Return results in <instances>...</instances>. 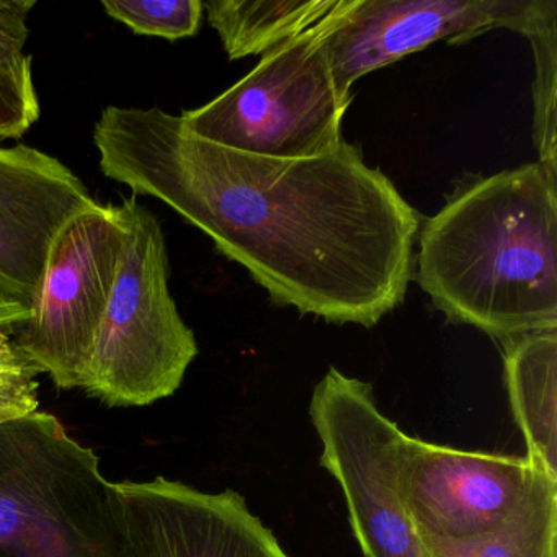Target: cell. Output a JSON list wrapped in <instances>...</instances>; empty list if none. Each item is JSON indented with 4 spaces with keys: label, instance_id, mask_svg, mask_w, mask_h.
<instances>
[{
    "label": "cell",
    "instance_id": "ac0fdd59",
    "mask_svg": "<svg viewBox=\"0 0 557 557\" xmlns=\"http://www.w3.org/2000/svg\"><path fill=\"white\" fill-rule=\"evenodd\" d=\"M35 8L37 0H0V64L17 63L27 57L28 18Z\"/></svg>",
    "mask_w": 557,
    "mask_h": 557
},
{
    "label": "cell",
    "instance_id": "d6986e66",
    "mask_svg": "<svg viewBox=\"0 0 557 557\" xmlns=\"http://www.w3.org/2000/svg\"><path fill=\"white\" fill-rule=\"evenodd\" d=\"M30 319V309L14 302H0V327L17 329Z\"/></svg>",
    "mask_w": 557,
    "mask_h": 557
},
{
    "label": "cell",
    "instance_id": "3957f363",
    "mask_svg": "<svg viewBox=\"0 0 557 557\" xmlns=\"http://www.w3.org/2000/svg\"><path fill=\"white\" fill-rule=\"evenodd\" d=\"M0 557H133L119 487L50 413L0 423Z\"/></svg>",
    "mask_w": 557,
    "mask_h": 557
},
{
    "label": "cell",
    "instance_id": "2e32d148",
    "mask_svg": "<svg viewBox=\"0 0 557 557\" xmlns=\"http://www.w3.org/2000/svg\"><path fill=\"white\" fill-rule=\"evenodd\" d=\"M102 8L133 34L168 41L195 37L205 12L201 0H106Z\"/></svg>",
    "mask_w": 557,
    "mask_h": 557
},
{
    "label": "cell",
    "instance_id": "ba28073f",
    "mask_svg": "<svg viewBox=\"0 0 557 557\" xmlns=\"http://www.w3.org/2000/svg\"><path fill=\"white\" fill-rule=\"evenodd\" d=\"M556 4L557 0H338L325 21L322 48L338 96L351 100L358 79L436 41L466 44L497 28L527 38Z\"/></svg>",
    "mask_w": 557,
    "mask_h": 557
},
{
    "label": "cell",
    "instance_id": "7a4b0ae2",
    "mask_svg": "<svg viewBox=\"0 0 557 557\" xmlns=\"http://www.w3.org/2000/svg\"><path fill=\"white\" fill-rule=\"evenodd\" d=\"M416 278L449 322L498 341L557 331V174L540 162L459 184L423 223Z\"/></svg>",
    "mask_w": 557,
    "mask_h": 557
},
{
    "label": "cell",
    "instance_id": "9a60e30c",
    "mask_svg": "<svg viewBox=\"0 0 557 557\" xmlns=\"http://www.w3.org/2000/svg\"><path fill=\"white\" fill-rule=\"evenodd\" d=\"M533 48L536 74L533 83V138L540 164L557 174L556 92H557V4L528 35Z\"/></svg>",
    "mask_w": 557,
    "mask_h": 557
},
{
    "label": "cell",
    "instance_id": "8992f818",
    "mask_svg": "<svg viewBox=\"0 0 557 557\" xmlns=\"http://www.w3.org/2000/svg\"><path fill=\"white\" fill-rule=\"evenodd\" d=\"M321 466L341 485L364 557H426L404 511L397 471L406 433L384 416L373 386L331 368L309 406Z\"/></svg>",
    "mask_w": 557,
    "mask_h": 557
},
{
    "label": "cell",
    "instance_id": "e0dca14e",
    "mask_svg": "<svg viewBox=\"0 0 557 557\" xmlns=\"http://www.w3.org/2000/svg\"><path fill=\"white\" fill-rule=\"evenodd\" d=\"M9 331L0 327V423L32 416L40 406V371L12 341Z\"/></svg>",
    "mask_w": 557,
    "mask_h": 557
},
{
    "label": "cell",
    "instance_id": "5bb4252c",
    "mask_svg": "<svg viewBox=\"0 0 557 557\" xmlns=\"http://www.w3.org/2000/svg\"><path fill=\"white\" fill-rule=\"evenodd\" d=\"M420 544L426 557H557V479L541 475L527 504L494 531Z\"/></svg>",
    "mask_w": 557,
    "mask_h": 557
},
{
    "label": "cell",
    "instance_id": "7c38bea8",
    "mask_svg": "<svg viewBox=\"0 0 557 557\" xmlns=\"http://www.w3.org/2000/svg\"><path fill=\"white\" fill-rule=\"evenodd\" d=\"M504 364L527 458L557 479V331L504 341Z\"/></svg>",
    "mask_w": 557,
    "mask_h": 557
},
{
    "label": "cell",
    "instance_id": "52a82bcc",
    "mask_svg": "<svg viewBox=\"0 0 557 557\" xmlns=\"http://www.w3.org/2000/svg\"><path fill=\"white\" fill-rule=\"evenodd\" d=\"M123 244L119 205L97 203L70 221L51 246L40 295L15 344L60 389L83 387Z\"/></svg>",
    "mask_w": 557,
    "mask_h": 557
},
{
    "label": "cell",
    "instance_id": "277c9868",
    "mask_svg": "<svg viewBox=\"0 0 557 557\" xmlns=\"http://www.w3.org/2000/svg\"><path fill=\"white\" fill-rule=\"evenodd\" d=\"M125 244L84 389L109 406H149L181 387L198 345L169 289V257L158 218L126 198Z\"/></svg>",
    "mask_w": 557,
    "mask_h": 557
},
{
    "label": "cell",
    "instance_id": "5b68a950",
    "mask_svg": "<svg viewBox=\"0 0 557 557\" xmlns=\"http://www.w3.org/2000/svg\"><path fill=\"white\" fill-rule=\"evenodd\" d=\"M325 21L263 54L252 73L197 110L182 113L203 141L272 159L331 154L342 145L350 100L335 89L322 48Z\"/></svg>",
    "mask_w": 557,
    "mask_h": 557
},
{
    "label": "cell",
    "instance_id": "8fae6325",
    "mask_svg": "<svg viewBox=\"0 0 557 557\" xmlns=\"http://www.w3.org/2000/svg\"><path fill=\"white\" fill-rule=\"evenodd\" d=\"M133 557H292L236 491L159 478L116 484Z\"/></svg>",
    "mask_w": 557,
    "mask_h": 557
},
{
    "label": "cell",
    "instance_id": "9c48e42d",
    "mask_svg": "<svg viewBox=\"0 0 557 557\" xmlns=\"http://www.w3.org/2000/svg\"><path fill=\"white\" fill-rule=\"evenodd\" d=\"M543 474L527 456L465 451L406 433L397 485L419 541L468 540L513 517Z\"/></svg>",
    "mask_w": 557,
    "mask_h": 557
},
{
    "label": "cell",
    "instance_id": "6da1fadb",
    "mask_svg": "<svg viewBox=\"0 0 557 557\" xmlns=\"http://www.w3.org/2000/svg\"><path fill=\"white\" fill-rule=\"evenodd\" d=\"M94 145L106 177L203 231L275 305L363 327L403 305L420 218L355 146L262 158L203 141L159 107L116 106Z\"/></svg>",
    "mask_w": 557,
    "mask_h": 557
},
{
    "label": "cell",
    "instance_id": "30bf717a",
    "mask_svg": "<svg viewBox=\"0 0 557 557\" xmlns=\"http://www.w3.org/2000/svg\"><path fill=\"white\" fill-rule=\"evenodd\" d=\"M97 203L60 159L0 145V302L34 308L58 234Z\"/></svg>",
    "mask_w": 557,
    "mask_h": 557
},
{
    "label": "cell",
    "instance_id": "4fadbf2b",
    "mask_svg": "<svg viewBox=\"0 0 557 557\" xmlns=\"http://www.w3.org/2000/svg\"><path fill=\"white\" fill-rule=\"evenodd\" d=\"M338 0H210L208 22L230 60L263 57L324 21Z\"/></svg>",
    "mask_w": 557,
    "mask_h": 557
}]
</instances>
